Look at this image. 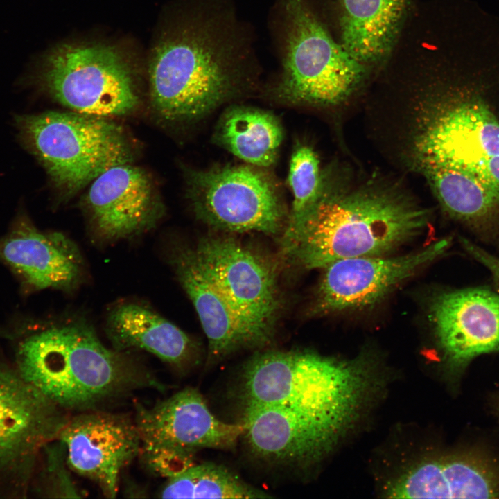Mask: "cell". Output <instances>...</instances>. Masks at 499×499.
I'll list each match as a JSON object with an SVG mask.
<instances>
[{
	"mask_svg": "<svg viewBox=\"0 0 499 499\" xmlns=\"http://www.w3.org/2000/svg\"><path fill=\"white\" fill-rule=\"evenodd\" d=\"M33 72V82L73 112L107 118L128 114L138 105L130 67L110 46L58 45Z\"/></svg>",
	"mask_w": 499,
	"mask_h": 499,
	"instance_id": "8",
	"label": "cell"
},
{
	"mask_svg": "<svg viewBox=\"0 0 499 499\" xmlns=\"http://www.w3.org/2000/svg\"><path fill=\"white\" fill-rule=\"evenodd\" d=\"M170 261L207 335L209 363L221 360L238 349L253 348L237 316L207 271L195 248L176 249Z\"/></svg>",
	"mask_w": 499,
	"mask_h": 499,
	"instance_id": "18",
	"label": "cell"
},
{
	"mask_svg": "<svg viewBox=\"0 0 499 499\" xmlns=\"http://www.w3.org/2000/svg\"><path fill=\"white\" fill-rule=\"evenodd\" d=\"M259 61L255 34L235 0H195L155 50L152 107L166 122L199 119L250 87Z\"/></svg>",
	"mask_w": 499,
	"mask_h": 499,
	"instance_id": "1",
	"label": "cell"
},
{
	"mask_svg": "<svg viewBox=\"0 0 499 499\" xmlns=\"http://www.w3.org/2000/svg\"><path fill=\"white\" fill-rule=\"evenodd\" d=\"M269 24L279 64L273 91L283 101L336 105L365 77L366 66L333 39L309 0H274Z\"/></svg>",
	"mask_w": 499,
	"mask_h": 499,
	"instance_id": "4",
	"label": "cell"
},
{
	"mask_svg": "<svg viewBox=\"0 0 499 499\" xmlns=\"http://www.w3.org/2000/svg\"><path fill=\"white\" fill-rule=\"evenodd\" d=\"M428 221V210L392 180L326 176L314 202L287 225L282 251L308 269L386 256L419 236Z\"/></svg>",
	"mask_w": 499,
	"mask_h": 499,
	"instance_id": "3",
	"label": "cell"
},
{
	"mask_svg": "<svg viewBox=\"0 0 499 499\" xmlns=\"http://www.w3.org/2000/svg\"><path fill=\"white\" fill-rule=\"evenodd\" d=\"M462 245L473 258L489 270L499 290V258L491 255L466 239H462Z\"/></svg>",
	"mask_w": 499,
	"mask_h": 499,
	"instance_id": "29",
	"label": "cell"
},
{
	"mask_svg": "<svg viewBox=\"0 0 499 499\" xmlns=\"http://www.w3.org/2000/svg\"><path fill=\"white\" fill-rule=\"evenodd\" d=\"M399 110V150L423 177L440 168L472 173L499 155V122L481 103H448L425 91Z\"/></svg>",
	"mask_w": 499,
	"mask_h": 499,
	"instance_id": "5",
	"label": "cell"
},
{
	"mask_svg": "<svg viewBox=\"0 0 499 499\" xmlns=\"http://www.w3.org/2000/svg\"><path fill=\"white\" fill-rule=\"evenodd\" d=\"M0 263L27 295L46 289L71 291L83 274L77 245L61 232L40 230L22 211L0 236Z\"/></svg>",
	"mask_w": 499,
	"mask_h": 499,
	"instance_id": "14",
	"label": "cell"
},
{
	"mask_svg": "<svg viewBox=\"0 0 499 499\" xmlns=\"http://www.w3.org/2000/svg\"><path fill=\"white\" fill-rule=\"evenodd\" d=\"M19 137L65 197L110 168L131 163L133 148L121 126L106 117L76 112L18 115Z\"/></svg>",
	"mask_w": 499,
	"mask_h": 499,
	"instance_id": "7",
	"label": "cell"
},
{
	"mask_svg": "<svg viewBox=\"0 0 499 499\" xmlns=\"http://www.w3.org/2000/svg\"><path fill=\"white\" fill-rule=\"evenodd\" d=\"M430 313L439 344L453 364L499 350L498 295L484 289L443 292Z\"/></svg>",
	"mask_w": 499,
	"mask_h": 499,
	"instance_id": "17",
	"label": "cell"
},
{
	"mask_svg": "<svg viewBox=\"0 0 499 499\" xmlns=\"http://www.w3.org/2000/svg\"><path fill=\"white\" fill-rule=\"evenodd\" d=\"M69 417L0 353V498L26 496L44 448Z\"/></svg>",
	"mask_w": 499,
	"mask_h": 499,
	"instance_id": "9",
	"label": "cell"
},
{
	"mask_svg": "<svg viewBox=\"0 0 499 499\" xmlns=\"http://www.w3.org/2000/svg\"><path fill=\"white\" fill-rule=\"evenodd\" d=\"M138 457L150 473L167 480L195 464L194 452L162 446L141 444Z\"/></svg>",
	"mask_w": 499,
	"mask_h": 499,
	"instance_id": "27",
	"label": "cell"
},
{
	"mask_svg": "<svg viewBox=\"0 0 499 499\" xmlns=\"http://www.w3.org/2000/svg\"><path fill=\"white\" fill-rule=\"evenodd\" d=\"M289 184L294 200L288 225L295 222L318 197L323 183L319 161L314 150L299 146L290 163Z\"/></svg>",
	"mask_w": 499,
	"mask_h": 499,
	"instance_id": "25",
	"label": "cell"
},
{
	"mask_svg": "<svg viewBox=\"0 0 499 499\" xmlns=\"http://www.w3.org/2000/svg\"><path fill=\"white\" fill-rule=\"evenodd\" d=\"M499 197V155L487 159L473 173Z\"/></svg>",
	"mask_w": 499,
	"mask_h": 499,
	"instance_id": "28",
	"label": "cell"
},
{
	"mask_svg": "<svg viewBox=\"0 0 499 499\" xmlns=\"http://www.w3.org/2000/svg\"><path fill=\"white\" fill-rule=\"evenodd\" d=\"M498 484L483 466L469 460L448 459L421 463L388 489L395 498H489Z\"/></svg>",
	"mask_w": 499,
	"mask_h": 499,
	"instance_id": "21",
	"label": "cell"
},
{
	"mask_svg": "<svg viewBox=\"0 0 499 499\" xmlns=\"http://www.w3.org/2000/svg\"><path fill=\"white\" fill-rule=\"evenodd\" d=\"M163 498H265L266 493L243 481L223 466L194 464L167 480L159 492Z\"/></svg>",
	"mask_w": 499,
	"mask_h": 499,
	"instance_id": "24",
	"label": "cell"
},
{
	"mask_svg": "<svg viewBox=\"0 0 499 499\" xmlns=\"http://www.w3.org/2000/svg\"><path fill=\"white\" fill-rule=\"evenodd\" d=\"M448 245V240L443 239L406 255L361 256L333 262L324 268L312 311L322 315L371 307L441 256Z\"/></svg>",
	"mask_w": 499,
	"mask_h": 499,
	"instance_id": "13",
	"label": "cell"
},
{
	"mask_svg": "<svg viewBox=\"0 0 499 499\" xmlns=\"http://www.w3.org/2000/svg\"><path fill=\"white\" fill-rule=\"evenodd\" d=\"M282 135L281 127L273 116L244 107L227 112L217 131V139L226 149L259 166H268L274 161Z\"/></svg>",
	"mask_w": 499,
	"mask_h": 499,
	"instance_id": "22",
	"label": "cell"
},
{
	"mask_svg": "<svg viewBox=\"0 0 499 499\" xmlns=\"http://www.w3.org/2000/svg\"><path fill=\"white\" fill-rule=\"evenodd\" d=\"M186 184L195 213L211 227L229 232H279L282 206L261 171L243 166L190 170Z\"/></svg>",
	"mask_w": 499,
	"mask_h": 499,
	"instance_id": "11",
	"label": "cell"
},
{
	"mask_svg": "<svg viewBox=\"0 0 499 499\" xmlns=\"http://www.w3.org/2000/svg\"><path fill=\"white\" fill-rule=\"evenodd\" d=\"M106 334L113 349L143 350L177 369H185L195 358V342L182 330L140 304L123 303L108 313Z\"/></svg>",
	"mask_w": 499,
	"mask_h": 499,
	"instance_id": "19",
	"label": "cell"
},
{
	"mask_svg": "<svg viewBox=\"0 0 499 499\" xmlns=\"http://www.w3.org/2000/svg\"><path fill=\"white\" fill-rule=\"evenodd\" d=\"M247 448L257 460L288 469L320 461L353 423L348 407L319 390L263 404L242 405Z\"/></svg>",
	"mask_w": 499,
	"mask_h": 499,
	"instance_id": "6",
	"label": "cell"
},
{
	"mask_svg": "<svg viewBox=\"0 0 499 499\" xmlns=\"http://www.w3.org/2000/svg\"><path fill=\"white\" fill-rule=\"evenodd\" d=\"M410 0H340L341 44L362 64H376L392 51Z\"/></svg>",
	"mask_w": 499,
	"mask_h": 499,
	"instance_id": "20",
	"label": "cell"
},
{
	"mask_svg": "<svg viewBox=\"0 0 499 499\" xmlns=\"http://www.w3.org/2000/svg\"><path fill=\"white\" fill-rule=\"evenodd\" d=\"M84 207L96 234L108 241L151 230L164 213L152 179L131 163L113 166L91 182Z\"/></svg>",
	"mask_w": 499,
	"mask_h": 499,
	"instance_id": "15",
	"label": "cell"
},
{
	"mask_svg": "<svg viewBox=\"0 0 499 499\" xmlns=\"http://www.w3.org/2000/svg\"><path fill=\"white\" fill-rule=\"evenodd\" d=\"M423 177L444 209L457 219L478 222L489 217L499 207V197L467 171L440 168Z\"/></svg>",
	"mask_w": 499,
	"mask_h": 499,
	"instance_id": "23",
	"label": "cell"
},
{
	"mask_svg": "<svg viewBox=\"0 0 499 499\" xmlns=\"http://www.w3.org/2000/svg\"><path fill=\"white\" fill-rule=\"evenodd\" d=\"M194 248L253 348L268 345L281 306L272 265L231 238L206 237Z\"/></svg>",
	"mask_w": 499,
	"mask_h": 499,
	"instance_id": "10",
	"label": "cell"
},
{
	"mask_svg": "<svg viewBox=\"0 0 499 499\" xmlns=\"http://www.w3.org/2000/svg\"><path fill=\"white\" fill-rule=\"evenodd\" d=\"M0 335L12 344L20 376L69 413L100 410L140 389H164L128 352L107 348L84 320L22 314L0 327Z\"/></svg>",
	"mask_w": 499,
	"mask_h": 499,
	"instance_id": "2",
	"label": "cell"
},
{
	"mask_svg": "<svg viewBox=\"0 0 499 499\" xmlns=\"http://www.w3.org/2000/svg\"><path fill=\"white\" fill-rule=\"evenodd\" d=\"M134 422L141 444L194 452L200 448L229 449L244 427L217 419L201 394L186 387L151 407L137 405Z\"/></svg>",
	"mask_w": 499,
	"mask_h": 499,
	"instance_id": "16",
	"label": "cell"
},
{
	"mask_svg": "<svg viewBox=\"0 0 499 499\" xmlns=\"http://www.w3.org/2000/svg\"><path fill=\"white\" fill-rule=\"evenodd\" d=\"M71 471L114 498L122 471L138 457L141 439L134 420L101 410L70 416L58 439Z\"/></svg>",
	"mask_w": 499,
	"mask_h": 499,
	"instance_id": "12",
	"label": "cell"
},
{
	"mask_svg": "<svg viewBox=\"0 0 499 499\" xmlns=\"http://www.w3.org/2000/svg\"><path fill=\"white\" fill-rule=\"evenodd\" d=\"M42 466L34 481L40 493L49 498H82L76 485L67 460L64 446L58 439L47 444L42 453ZM33 481V482H34Z\"/></svg>",
	"mask_w": 499,
	"mask_h": 499,
	"instance_id": "26",
	"label": "cell"
}]
</instances>
